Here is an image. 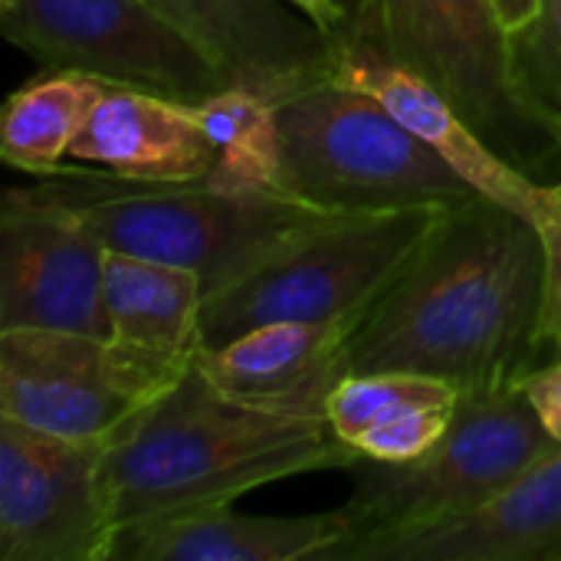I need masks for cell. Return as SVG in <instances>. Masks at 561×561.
<instances>
[{
    "label": "cell",
    "instance_id": "8992f818",
    "mask_svg": "<svg viewBox=\"0 0 561 561\" xmlns=\"http://www.w3.org/2000/svg\"><path fill=\"white\" fill-rule=\"evenodd\" d=\"M556 450L561 447L536 417L523 385L460 394L447 434L427 454L404 463L362 457L348 470L352 496L342 510L355 523V539L329 561L368 539L473 516Z\"/></svg>",
    "mask_w": 561,
    "mask_h": 561
},
{
    "label": "cell",
    "instance_id": "5bb4252c",
    "mask_svg": "<svg viewBox=\"0 0 561 561\" xmlns=\"http://www.w3.org/2000/svg\"><path fill=\"white\" fill-rule=\"evenodd\" d=\"M204 279L191 270L108 250L105 345L145 401L174 388L201 348Z\"/></svg>",
    "mask_w": 561,
    "mask_h": 561
},
{
    "label": "cell",
    "instance_id": "9c48e42d",
    "mask_svg": "<svg viewBox=\"0 0 561 561\" xmlns=\"http://www.w3.org/2000/svg\"><path fill=\"white\" fill-rule=\"evenodd\" d=\"M102 444L0 417V561H108Z\"/></svg>",
    "mask_w": 561,
    "mask_h": 561
},
{
    "label": "cell",
    "instance_id": "ffe728a7",
    "mask_svg": "<svg viewBox=\"0 0 561 561\" xmlns=\"http://www.w3.org/2000/svg\"><path fill=\"white\" fill-rule=\"evenodd\" d=\"M105 85V79L89 72L49 69L16 89L0 115V158L26 174H66L69 148Z\"/></svg>",
    "mask_w": 561,
    "mask_h": 561
},
{
    "label": "cell",
    "instance_id": "6da1fadb",
    "mask_svg": "<svg viewBox=\"0 0 561 561\" xmlns=\"http://www.w3.org/2000/svg\"><path fill=\"white\" fill-rule=\"evenodd\" d=\"M542 230L477 194L454 204L342 345L345 371H417L460 394L519 388L549 352Z\"/></svg>",
    "mask_w": 561,
    "mask_h": 561
},
{
    "label": "cell",
    "instance_id": "d6986e66",
    "mask_svg": "<svg viewBox=\"0 0 561 561\" xmlns=\"http://www.w3.org/2000/svg\"><path fill=\"white\" fill-rule=\"evenodd\" d=\"M460 388L417 371H352L335 381L325 414L335 434L368 460L404 463L450 427Z\"/></svg>",
    "mask_w": 561,
    "mask_h": 561
},
{
    "label": "cell",
    "instance_id": "7c38bea8",
    "mask_svg": "<svg viewBox=\"0 0 561 561\" xmlns=\"http://www.w3.org/2000/svg\"><path fill=\"white\" fill-rule=\"evenodd\" d=\"M335 79L375 95L404 128H411L427 148H434L477 194L533 220L536 227L559 214L556 184L536 181L533 174L506 161L427 76L368 46H339Z\"/></svg>",
    "mask_w": 561,
    "mask_h": 561
},
{
    "label": "cell",
    "instance_id": "484cf974",
    "mask_svg": "<svg viewBox=\"0 0 561 561\" xmlns=\"http://www.w3.org/2000/svg\"><path fill=\"white\" fill-rule=\"evenodd\" d=\"M296 10H302L322 33L325 39L332 43L339 33H342V23H345V7L342 0H289Z\"/></svg>",
    "mask_w": 561,
    "mask_h": 561
},
{
    "label": "cell",
    "instance_id": "d4e9b609",
    "mask_svg": "<svg viewBox=\"0 0 561 561\" xmlns=\"http://www.w3.org/2000/svg\"><path fill=\"white\" fill-rule=\"evenodd\" d=\"M490 3H493V13H496L506 36L526 30L542 13V0H490Z\"/></svg>",
    "mask_w": 561,
    "mask_h": 561
},
{
    "label": "cell",
    "instance_id": "52a82bcc",
    "mask_svg": "<svg viewBox=\"0 0 561 561\" xmlns=\"http://www.w3.org/2000/svg\"><path fill=\"white\" fill-rule=\"evenodd\" d=\"M283 191L309 204L368 214L463 204L477 191L375 95L335 76L276 105Z\"/></svg>",
    "mask_w": 561,
    "mask_h": 561
},
{
    "label": "cell",
    "instance_id": "30bf717a",
    "mask_svg": "<svg viewBox=\"0 0 561 561\" xmlns=\"http://www.w3.org/2000/svg\"><path fill=\"white\" fill-rule=\"evenodd\" d=\"M105 243L43 184L13 187L0 210V332L102 335Z\"/></svg>",
    "mask_w": 561,
    "mask_h": 561
},
{
    "label": "cell",
    "instance_id": "277c9868",
    "mask_svg": "<svg viewBox=\"0 0 561 561\" xmlns=\"http://www.w3.org/2000/svg\"><path fill=\"white\" fill-rule=\"evenodd\" d=\"M339 46H368L427 76L519 171L561 181V131L526 95L490 0H342Z\"/></svg>",
    "mask_w": 561,
    "mask_h": 561
},
{
    "label": "cell",
    "instance_id": "3957f363",
    "mask_svg": "<svg viewBox=\"0 0 561 561\" xmlns=\"http://www.w3.org/2000/svg\"><path fill=\"white\" fill-rule=\"evenodd\" d=\"M39 184L76 210L105 250L191 270L204 279V296L342 214L293 194H227L204 181H125L92 168H69Z\"/></svg>",
    "mask_w": 561,
    "mask_h": 561
},
{
    "label": "cell",
    "instance_id": "44dd1931",
    "mask_svg": "<svg viewBox=\"0 0 561 561\" xmlns=\"http://www.w3.org/2000/svg\"><path fill=\"white\" fill-rule=\"evenodd\" d=\"M197 112L217 145V161L204 184L227 194H286L276 102L227 85L201 102Z\"/></svg>",
    "mask_w": 561,
    "mask_h": 561
},
{
    "label": "cell",
    "instance_id": "8fae6325",
    "mask_svg": "<svg viewBox=\"0 0 561 561\" xmlns=\"http://www.w3.org/2000/svg\"><path fill=\"white\" fill-rule=\"evenodd\" d=\"M148 401L102 335L0 332V417L69 440H108Z\"/></svg>",
    "mask_w": 561,
    "mask_h": 561
},
{
    "label": "cell",
    "instance_id": "603a6c76",
    "mask_svg": "<svg viewBox=\"0 0 561 561\" xmlns=\"http://www.w3.org/2000/svg\"><path fill=\"white\" fill-rule=\"evenodd\" d=\"M546 243V302H542V332L552 358L561 355V210L542 227Z\"/></svg>",
    "mask_w": 561,
    "mask_h": 561
},
{
    "label": "cell",
    "instance_id": "ba28073f",
    "mask_svg": "<svg viewBox=\"0 0 561 561\" xmlns=\"http://www.w3.org/2000/svg\"><path fill=\"white\" fill-rule=\"evenodd\" d=\"M3 36L46 62L201 105L227 89L210 56L151 0H0Z\"/></svg>",
    "mask_w": 561,
    "mask_h": 561
},
{
    "label": "cell",
    "instance_id": "7a4b0ae2",
    "mask_svg": "<svg viewBox=\"0 0 561 561\" xmlns=\"http://www.w3.org/2000/svg\"><path fill=\"white\" fill-rule=\"evenodd\" d=\"M362 460L325 408L260 404L220 388L197 358L102 444L115 533L154 516L230 506L260 486Z\"/></svg>",
    "mask_w": 561,
    "mask_h": 561
},
{
    "label": "cell",
    "instance_id": "4316f807",
    "mask_svg": "<svg viewBox=\"0 0 561 561\" xmlns=\"http://www.w3.org/2000/svg\"><path fill=\"white\" fill-rule=\"evenodd\" d=\"M556 194H559V210H561V181H556Z\"/></svg>",
    "mask_w": 561,
    "mask_h": 561
},
{
    "label": "cell",
    "instance_id": "ac0fdd59",
    "mask_svg": "<svg viewBox=\"0 0 561 561\" xmlns=\"http://www.w3.org/2000/svg\"><path fill=\"white\" fill-rule=\"evenodd\" d=\"M355 322H266L220 348H197V365L230 394L286 404L325 408L329 391L345 378L342 345Z\"/></svg>",
    "mask_w": 561,
    "mask_h": 561
},
{
    "label": "cell",
    "instance_id": "7402d4cb",
    "mask_svg": "<svg viewBox=\"0 0 561 561\" xmlns=\"http://www.w3.org/2000/svg\"><path fill=\"white\" fill-rule=\"evenodd\" d=\"M510 46L519 85L561 131V0H542L539 20L513 33Z\"/></svg>",
    "mask_w": 561,
    "mask_h": 561
},
{
    "label": "cell",
    "instance_id": "2e32d148",
    "mask_svg": "<svg viewBox=\"0 0 561 561\" xmlns=\"http://www.w3.org/2000/svg\"><path fill=\"white\" fill-rule=\"evenodd\" d=\"M339 561H561V450L473 516L368 539Z\"/></svg>",
    "mask_w": 561,
    "mask_h": 561
},
{
    "label": "cell",
    "instance_id": "cb8c5ba5",
    "mask_svg": "<svg viewBox=\"0 0 561 561\" xmlns=\"http://www.w3.org/2000/svg\"><path fill=\"white\" fill-rule=\"evenodd\" d=\"M523 391H526L536 417L542 421V427L556 437V444L561 447V355L539 365L536 371H529L523 381Z\"/></svg>",
    "mask_w": 561,
    "mask_h": 561
},
{
    "label": "cell",
    "instance_id": "4fadbf2b",
    "mask_svg": "<svg viewBox=\"0 0 561 561\" xmlns=\"http://www.w3.org/2000/svg\"><path fill=\"white\" fill-rule=\"evenodd\" d=\"M220 69L227 85L286 102L335 76V49L306 16L276 0H151Z\"/></svg>",
    "mask_w": 561,
    "mask_h": 561
},
{
    "label": "cell",
    "instance_id": "5b68a950",
    "mask_svg": "<svg viewBox=\"0 0 561 561\" xmlns=\"http://www.w3.org/2000/svg\"><path fill=\"white\" fill-rule=\"evenodd\" d=\"M454 204L339 214L204 296L201 348L266 322H355L411 266Z\"/></svg>",
    "mask_w": 561,
    "mask_h": 561
},
{
    "label": "cell",
    "instance_id": "9a60e30c",
    "mask_svg": "<svg viewBox=\"0 0 561 561\" xmlns=\"http://www.w3.org/2000/svg\"><path fill=\"white\" fill-rule=\"evenodd\" d=\"M355 539L348 513L243 516L230 506L154 516L122 526L108 561H329Z\"/></svg>",
    "mask_w": 561,
    "mask_h": 561
},
{
    "label": "cell",
    "instance_id": "e0dca14e",
    "mask_svg": "<svg viewBox=\"0 0 561 561\" xmlns=\"http://www.w3.org/2000/svg\"><path fill=\"white\" fill-rule=\"evenodd\" d=\"M69 161L125 181H204L217 161L197 105L108 82L69 148Z\"/></svg>",
    "mask_w": 561,
    "mask_h": 561
}]
</instances>
